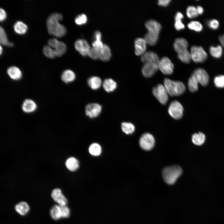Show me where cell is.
<instances>
[{"label": "cell", "instance_id": "1", "mask_svg": "<svg viewBox=\"0 0 224 224\" xmlns=\"http://www.w3.org/2000/svg\"><path fill=\"white\" fill-rule=\"evenodd\" d=\"M141 60L144 63L142 72L146 77H150L154 75L159 69L160 61L157 55L151 51L146 52L141 56Z\"/></svg>", "mask_w": 224, "mask_h": 224}, {"label": "cell", "instance_id": "2", "mask_svg": "<svg viewBox=\"0 0 224 224\" xmlns=\"http://www.w3.org/2000/svg\"><path fill=\"white\" fill-rule=\"evenodd\" d=\"M62 19V15L57 12L53 13L48 17L46 23L48 32L50 34L58 37L65 35L66 32V28L59 22Z\"/></svg>", "mask_w": 224, "mask_h": 224}, {"label": "cell", "instance_id": "3", "mask_svg": "<svg viewBox=\"0 0 224 224\" xmlns=\"http://www.w3.org/2000/svg\"><path fill=\"white\" fill-rule=\"evenodd\" d=\"M145 26L148 30L144 39L147 44L153 46L156 43L159 34L161 29V24L154 20H149L145 23Z\"/></svg>", "mask_w": 224, "mask_h": 224}, {"label": "cell", "instance_id": "4", "mask_svg": "<svg viewBox=\"0 0 224 224\" xmlns=\"http://www.w3.org/2000/svg\"><path fill=\"white\" fill-rule=\"evenodd\" d=\"M164 85L169 95L172 96L182 95L185 91V86L182 82L174 81L167 78L164 79Z\"/></svg>", "mask_w": 224, "mask_h": 224}, {"label": "cell", "instance_id": "5", "mask_svg": "<svg viewBox=\"0 0 224 224\" xmlns=\"http://www.w3.org/2000/svg\"><path fill=\"white\" fill-rule=\"evenodd\" d=\"M182 170L178 166H173L165 168L162 171V176L165 181L169 184H173L182 174Z\"/></svg>", "mask_w": 224, "mask_h": 224}, {"label": "cell", "instance_id": "6", "mask_svg": "<svg viewBox=\"0 0 224 224\" xmlns=\"http://www.w3.org/2000/svg\"><path fill=\"white\" fill-rule=\"evenodd\" d=\"M188 46V42L184 38H178L175 40L174 47L177 53L179 59L185 58L190 54V52L187 49Z\"/></svg>", "mask_w": 224, "mask_h": 224}, {"label": "cell", "instance_id": "7", "mask_svg": "<svg viewBox=\"0 0 224 224\" xmlns=\"http://www.w3.org/2000/svg\"><path fill=\"white\" fill-rule=\"evenodd\" d=\"M197 84L200 83L203 86H206L209 82V76L203 69L198 68L196 69L190 77Z\"/></svg>", "mask_w": 224, "mask_h": 224}, {"label": "cell", "instance_id": "8", "mask_svg": "<svg viewBox=\"0 0 224 224\" xmlns=\"http://www.w3.org/2000/svg\"><path fill=\"white\" fill-rule=\"evenodd\" d=\"M190 54L191 59L196 63L203 62L208 57L207 53L201 46H192Z\"/></svg>", "mask_w": 224, "mask_h": 224}, {"label": "cell", "instance_id": "9", "mask_svg": "<svg viewBox=\"0 0 224 224\" xmlns=\"http://www.w3.org/2000/svg\"><path fill=\"white\" fill-rule=\"evenodd\" d=\"M153 95L162 105H165L168 100L169 94L162 84H159L153 87L152 90Z\"/></svg>", "mask_w": 224, "mask_h": 224}, {"label": "cell", "instance_id": "10", "mask_svg": "<svg viewBox=\"0 0 224 224\" xmlns=\"http://www.w3.org/2000/svg\"><path fill=\"white\" fill-rule=\"evenodd\" d=\"M183 110L182 105L177 100L171 102L168 108L169 114L172 118L175 119H179L182 117Z\"/></svg>", "mask_w": 224, "mask_h": 224}, {"label": "cell", "instance_id": "11", "mask_svg": "<svg viewBox=\"0 0 224 224\" xmlns=\"http://www.w3.org/2000/svg\"><path fill=\"white\" fill-rule=\"evenodd\" d=\"M139 144L143 149L149 151L151 150L155 144V139L153 136L148 133L142 134L139 140Z\"/></svg>", "mask_w": 224, "mask_h": 224}, {"label": "cell", "instance_id": "12", "mask_svg": "<svg viewBox=\"0 0 224 224\" xmlns=\"http://www.w3.org/2000/svg\"><path fill=\"white\" fill-rule=\"evenodd\" d=\"M159 68L164 74L170 75L172 74L173 72L174 66L168 58L164 57L160 60Z\"/></svg>", "mask_w": 224, "mask_h": 224}, {"label": "cell", "instance_id": "13", "mask_svg": "<svg viewBox=\"0 0 224 224\" xmlns=\"http://www.w3.org/2000/svg\"><path fill=\"white\" fill-rule=\"evenodd\" d=\"M101 106L98 104L90 103L88 104L85 108L86 114L93 118L97 117L101 112Z\"/></svg>", "mask_w": 224, "mask_h": 224}, {"label": "cell", "instance_id": "14", "mask_svg": "<svg viewBox=\"0 0 224 224\" xmlns=\"http://www.w3.org/2000/svg\"><path fill=\"white\" fill-rule=\"evenodd\" d=\"M74 46L76 50L83 56L88 54L91 48L88 42L83 39L77 40L75 43Z\"/></svg>", "mask_w": 224, "mask_h": 224}, {"label": "cell", "instance_id": "15", "mask_svg": "<svg viewBox=\"0 0 224 224\" xmlns=\"http://www.w3.org/2000/svg\"><path fill=\"white\" fill-rule=\"evenodd\" d=\"M147 43L144 38H138L135 41V53L137 56L142 55L146 51Z\"/></svg>", "mask_w": 224, "mask_h": 224}, {"label": "cell", "instance_id": "16", "mask_svg": "<svg viewBox=\"0 0 224 224\" xmlns=\"http://www.w3.org/2000/svg\"><path fill=\"white\" fill-rule=\"evenodd\" d=\"M37 108V104L33 100L26 99L23 101L22 109L25 113H30L34 112Z\"/></svg>", "mask_w": 224, "mask_h": 224}, {"label": "cell", "instance_id": "17", "mask_svg": "<svg viewBox=\"0 0 224 224\" xmlns=\"http://www.w3.org/2000/svg\"><path fill=\"white\" fill-rule=\"evenodd\" d=\"M7 72L10 77L14 80L20 79L22 77V73L21 70L15 66H12L7 69Z\"/></svg>", "mask_w": 224, "mask_h": 224}, {"label": "cell", "instance_id": "18", "mask_svg": "<svg viewBox=\"0 0 224 224\" xmlns=\"http://www.w3.org/2000/svg\"><path fill=\"white\" fill-rule=\"evenodd\" d=\"M191 139L194 144L197 146H201L205 143L206 137L204 133L199 132L193 134Z\"/></svg>", "mask_w": 224, "mask_h": 224}, {"label": "cell", "instance_id": "19", "mask_svg": "<svg viewBox=\"0 0 224 224\" xmlns=\"http://www.w3.org/2000/svg\"><path fill=\"white\" fill-rule=\"evenodd\" d=\"M111 57V52L109 46L104 44L103 46L100 49L99 57L101 60L107 61L110 60Z\"/></svg>", "mask_w": 224, "mask_h": 224}, {"label": "cell", "instance_id": "20", "mask_svg": "<svg viewBox=\"0 0 224 224\" xmlns=\"http://www.w3.org/2000/svg\"><path fill=\"white\" fill-rule=\"evenodd\" d=\"M15 210L19 214L24 216L30 210V207L26 202L22 201L17 204L15 206Z\"/></svg>", "mask_w": 224, "mask_h": 224}, {"label": "cell", "instance_id": "21", "mask_svg": "<svg viewBox=\"0 0 224 224\" xmlns=\"http://www.w3.org/2000/svg\"><path fill=\"white\" fill-rule=\"evenodd\" d=\"M61 78L64 82L68 83L73 82L75 78V75L72 70L67 69L62 73Z\"/></svg>", "mask_w": 224, "mask_h": 224}, {"label": "cell", "instance_id": "22", "mask_svg": "<svg viewBox=\"0 0 224 224\" xmlns=\"http://www.w3.org/2000/svg\"><path fill=\"white\" fill-rule=\"evenodd\" d=\"M67 168L71 171H74L79 167V163L78 160L74 157L68 158L65 162Z\"/></svg>", "mask_w": 224, "mask_h": 224}, {"label": "cell", "instance_id": "23", "mask_svg": "<svg viewBox=\"0 0 224 224\" xmlns=\"http://www.w3.org/2000/svg\"><path fill=\"white\" fill-rule=\"evenodd\" d=\"M103 85L104 90L107 92H111L114 91L117 86L116 83L110 78L105 80Z\"/></svg>", "mask_w": 224, "mask_h": 224}, {"label": "cell", "instance_id": "24", "mask_svg": "<svg viewBox=\"0 0 224 224\" xmlns=\"http://www.w3.org/2000/svg\"><path fill=\"white\" fill-rule=\"evenodd\" d=\"M101 82L100 78L96 76L92 77L88 80V84L89 86L95 90L98 89L100 87Z\"/></svg>", "mask_w": 224, "mask_h": 224}, {"label": "cell", "instance_id": "25", "mask_svg": "<svg viewBox=\"0 0 224 224\" xmlns=\"http://www.w3.org/2000/svg\"><path fill=\"white\" fill-rule=\"evenodd\" d=\"M27 28L26 25L21 21H16L13 26L15 32L19 34H25L26 32Z\"/></svg>", "mask_w": 224, "mask_h": 224}, {"label": "cell", "instance_id": "26", "mask_svg": "<svg viewBox=\"0 0 224 224\" xmlns=\"http://www.w3.org/2000/svg\"><path fill=\"white\" fill-rule=\"evenodd\" d=\"M184 17L183 14L180 12H177L175 16V23L174 26L175 29L177 30L184 29L185 26L182 21Z\"/></svg>", "mask_w": 224, "mask_h": 224}, {"label": "cell", "instance_id": "27", "mask_svg": "<svg viewBox=\"0 0 224 224\" xmlns=\"http://www.w3.org/2000/svg\"><path fill=\"white\" fill-rule=\"evenodd\" d=\"M50 215L53 219L57 220L61 217V206L58 205H55L53 206L51 208L50 211Z\"/></svg>", "mask_w": 224, "mask_h": 224}, {"label": "cell", "instance_id": "28", "mask_svg": "<svg viewBox=\"0 0 224 224\" xmlns=\"http://www.w3.org/2000/svg\"><path fill=\"white\" fill-rule=\"evenodd\" d=\"M209 52L212 57L216 58H219L222 54V47L220 45L216 46H211L209 49Z\"/></svg>", "mask_w": 224, "mask_h": 224}, {"label": "cell", "instance_id": "29", "mask_svg": "<svg viewBox=\"0 0 224 224\" xmlns=\"http://www.w3.org/2000/svg\"><path fill=\"white\" fill-rule=\"evenodd\" d=\"M122 131L127 134H131L135 131V126L129 122H123L121 124Z\"/></svg>", "mask_w": 224, "mask_h": 224}, {"label": "cell", "instance_id": "30", "mask_svg": "<svg viewBox=\"0 0 224 224\" xmlns=\"http://www.w3.org/2000/svg\"><path fill=\"white\" fill-rule=\"evenodd\" d=\"M101 35L100 31H96L95 33V40L92 43L93 47L100 49L102 47L103 44L101 40Z\"/></svg>", "mask_w": 224, "mask_h": 224}, {"label": "cell", "instance_id": "31", "mask_svg": "<svg viewBox=\"0 0 224 224\" xmlns=\"http://www.w3.org/2000/svg\"><path fill=\"white\" fill-rule=\"evenodd\" d=\"M54 49L56 56H60L65 52L66 49V46L64 42L59 41L58 44Z\"/></svg>", "mask_w": 224, "mask_h": 224}, {"label": "cell", "instance_id": "32", "mask_svg": "<svg viewBox=\"0 0 224 224\" xmlns=\"http://www.w3.org/2000/svg\"><path fill=\"white\" fill-rule=\"evenodd\" d=\"M0 42L2 45L7 46H12L13 45V43L8 41L6 33L1 26L0 27Z\"/></svg>", "mask_w": 224, "mask_h": 224}, {"label": "cell", "instance_id": "33", "mask_svg": "<svg viewBox=\"0 0 224 224\" xmlns=\"http://www.w3.org/2000/svg\"><path fill=\"white\" fill-rule=\"evenodd\" d=\"M89 151L91 155L97 156L100 154L101 148L99 144L97 143H94L90 146L89 148Z\"/></svg>", "mask_w": 224, "mask_h": 224}, {"label": "cell", "instance_id": "34", "mask_svg": "<svg viewBox=\"0 0 224 224\" xmlns=\"http://www.w3.org/2000/svg\"><path fill=\"white\" fill-rule=\"evenodd\" d=\"M188 27L190 30L196 32H200L203 29L202 24L197 21H192L188 24Z\"/></svg>", "mask_w": 224, "mask_h": 224}, {"label": "cell", "instance_id": "35", "mask_svg": "<svg viewBox=\"0 0 224 224\" xmlns=\"http://www.w3.org/2000/svg\"><path fill=\"white\" fill-rule=\"evenodd\" d=\"M43 51L44 54L48 58H53L56 56L54 49L48 45L44 46Z\"/></svg>", "mask_w": 224, "mask_h": 224}, {"label": "cell", "instance_id": "36", "mask_svg": "<svg viewBox=\"0 0 224 224\" xmlns=\"http://www.w3.org/2000/svg\"><path fill=\"white\" fill-rule=\"evenodd\" d=\"M186 15L189 18H193L198 15L197 8L193 6L188 7L186 9Z\"/></svg>", "mask_w": 224, "mask_h": 224}, {"label": "cell", "instance_id": "37", "mask_svg": "<svg viewBox=\"0 0 224 224\" xmlns=\"http://www.w3.org/2000/svg\"><path fill=\"white\" fill-rule=\"evenodd\" d=\"M63 195L62 191L60 189L56 188L52 190L51 196L53 200L57 202Z\"/></svg>", "mask_w": 224, "mask_h": 224}, {"label": "cell", "instance_id": "38", "mask_svg": "<svg viewBox=\"0 0 224 224\" xmlns=\"http://www.w3.org/2000/svg\"><path fill=\"white\" fill-rule=\"evenodd\" d=\"M214 83L216 86L218 88H224V75H220L214 78Z\"/></svg>", "mask_w": 224, "mask_h": 224}, {"label": "cell", "instance_id": "39", "mask_svg": "<svg viewBox=\"0 0 224 224\" xmlns=\"http://www.w3.org/2000/svg\"><path fill=\"white\" fill-rule=\"evenodd\" d=\"M100 49L92 47L91 48L88 52L89 56L92 58L96 59L99 58Z\"/></svg>", "mask_w": 224, "mask_h": 224}, {"label": "cell", "instance_id": "40", "mask_svg": "<svg viewBox=\"0 0 224 224\" xmlns=\"http://www.w3.org/2000/svg\"><path fill=\"white\" fill-rule=\"evenodd\" d=\"M87 21L86 15L84 14H82L77 16L75 18V23L78 25H81L85 23Z\"/></svg>", "mask_w": 224, "mask_h": 224}, {"label": "cell", "instance_id": "41", "mask_svg": "<svg viewBox=\"0 0 224 224\" xmlns=\"http://www.w3.org/2000/svg\"><path fill=\"white\" fill-rule=\"evenodd\" d=\"M61 217L64 218L68 217L70 215V211L69 208L66 206L61 207Z\"/></svg>", "mask_w": 224, "mask_h": 224}, {"label": "cell", "instance_id": "42", "mask_svg": "<svg viewBox=\"0 0 224 224\" xmlns=\"http://www.w3.org/2000/svg\"><path fill=\"white\" fill-rule=\"evenodd\" d=\"M207 24L209 27L213 30L217 29L219 25V21L215 19H212L209 21Z\"/></svg>", "mask_w": 224, "mask_h": 224}, {"label": "cell", "instance_id": "43", "mask_svg": "<svg viewBox=\"0 0 224 224\" xmlns=\"http://www.w3.org/2000/svg\"><path fill=\"white\" fill-rule=\"evenodd\" d=\"M58 42L59 41L55 38H51L48 41L49 45L51 47H53L54 48L57 46Z\"/></svg>", "mask_w": 224, "mask_h": 224}, {"label": "cell", "instance_id": "44", "mask_svg": "<svg viewBox=\"0 0 224 224\" xmlns=\"http://www.w3.org/2000/svg\"><path fill=\"white\" fill-rule=\"evenodd\" d=\"M170 1V0H159L158 4L160 6L166 7L169 5Z\"/></svg>", "mask_w": 224, "mask_h": 224}, {"label": "cell", "instance_id": "45", "mask_svg": "<svg viewBox=\"0 0 224 224\" xmlns=\"http://www.w3.org/2000/svg\"><path fill=\"white\" fill-rule=\"evenodd\" d=\"M7 17L6 12L3 8H1L0 9V20L2 21L4 20Z\"/></svg>", "mask_w": 224, "mask_h": 224}, {"label": "cell", "instance_id": "46", "mask_svg": "<svg viewBox=\"0 0 224 224\" xmlns=\"http://www.w3.org/2000/svg\"><path fill=\"white\" fill-rule=\"evenodd\" d=\"M219 39L221 44L224 48V34L220 35Z\"/></svg>", "mask_w": 224, "mask_h": 224}, {"label": "cell", "instance_id": "47", "mask_svg": "<svg viewBox=\"0 0 224 224\" xmlns=\"http://www.w3.org/2000/svg\"><path fill=\"white\" fill-rule=\"evenodd\" d=\"M197 11L198 14H202L203 12V9L202 7L198 6L196 7Z\"/></svg>", "mask_w": 224, "mask_h": 224}, {"label": "cell", "instance_id": "48", "mask_svg": "<svg viewBox=\"0 0 224 224\" xmlns=\"http://www.w3.org/2000/svg\"><path fill=\"white\" fill-rule=\"evenodd\" d=\"M0 54H1V53H2V46H1V45H0Z\"/></svg>", "mask_w": 224, "mask_h": 224}]
</instances>
